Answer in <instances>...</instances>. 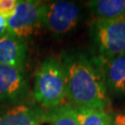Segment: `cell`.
<instances>
[{"instance_id":"obj_1","label":"cell","mask_w":125,"mask_h":125,"mask_svg":"<svg viewBox=\"0 0 125 125\" xmlns=\"http://www.w3.org/2000/svg\"><path fill=\"white\" fill-rule=\"evenodd\" d=\"M62 63L67 81V98L74 107L107 110V91L97 58L83 54L64 56Z\"/></svg>"},{"instance_id":"obj_2","label":"cell","mask_w":125,"mask_h":125,"mask_svg":"<svg viewBox=\"0 0 125 125\" xmlns=\"http://www.w3.org/2000/svg\"><path fill=\"white\" fill-rule=\"evenodd\" d=\"M33 97L48 110L64 103L67 98V81L62 60L48 58L39 65L34 74Z\"/></svg>"},{"instance_id":"obj_3","label":"cell","mask_w":125,"mask_h":125,"mask_svg":"<svg viewBox=\"0 0 125 125\" xmlns=\"http://www.w3.org/2000/svg\"><path fill=\"white\" fill-rule=\"evenodd\" d=\"M90 34L98 57L125 55V18L96 19L90 25Z\"/></svg>"},{"instance_id":"obj_4","label":"cell","mask_w":125,"mask_h":125,"mask_svg":"<svg viewBox=\"0 0 125 125\" xmlns=\"http://www.w3.org/2000/svg\"><path fill=\"white\" fill-rule=\"evenodd\" d=\"M41 26H44V3L40 1H18L13 13L7 19V32L22 40Z\"/></svg>"},{"instance_id":"obj_5","label":"cell","mask_w":125,"mask_h":125,"mask_svg":"<svg viewBox=\"0 0 125 125\" xmlns=\"http://www.w3.org/2000/svg\"><path fill=\"white\" fill-rule=\"evenodd\" d=\"M79 6L71 1L44 3V26L57 35L72 31L80 19Z\"/></svg>"},{"instance_id":"obj_6","label":"cell","mask_w":125,"mask_h":125,"mask_svg":"<svg viewBox=\"0 0 125 125\" xmlns=\"http://www.w3.org/2000/svg\"><path fill=\"white\" fill-rule=\"evenodd\" d=\"M28 93L24 68L0 65V101L18 105Z\"/></svg>"},{"instance_id":"obj_7","label":"cell","mask_w":125,"mask_h":125,"mask_svg":"<svg viewBox=\"0 0 125 125\" xmlns=\"http://www.w3.org/2000/svg\"><path fill=\"white\" fill-rule=\"evenodd\" d=\"M47 117L45 108L21 103L0 113V125H43Z\"/></svg>"},{"instance_id":"obj_8","label":"cell","mask_w":125,"mask_h":125,"mask_svg":"<svg viewBox=\"0 0 125 125\" xmlns=\"http://www.w3.org/2000/svg\"><path fill=\"white\" fill-rule=\"evenodd\" d=\"M99 67L107 91L114 94H125V55L98 57Z\"/></svg>"},{"instance_id":"obj_9","label":"cell","mask_w":125,"mask_h":125,"mask_svg":"<svg viewBox=\"0 0 125 125\" xmlns=\"http://www.w3.org/2000/svg\"><path fill=\"white\" fill-rule=\"evenodd\" d=\"M27 59L25 40L6 32L0 37V65L24 68Z\"/></svg>"},{"instance_id":"obj_10","label":"cell","mask_w":125,"mask_h":125,"mask_svg":"<svg viewBox=\"0 0 125 125\" xmlns=\"http://www.w3.org/2000/svg\"><path fill=\"white\" fill-rule=\"evenodd\" d=\"M87 6L97 19L125 18V0H94L89 1Z\"/></svg>"},{"instance_id":"obj_11","label":"cell","mask_w":125,"mask_h":125,"mask_svg":"<svg viewBox=\"0 0 125 125\" xmlns=\"http://www.w3.org/2000/svg\"><path fill=\"white\" fill-rule=\"evenodd\" d=\"M79 125H112V116L107 110L88 107H74Z\"/></svg>"},{"instance_id":"obj_12","label":"cell","mask_w":125,"mask_h":125,"mask_svg":"<svg viewBox=\"0 0 125 125\" xmlns=\"http://www.w3.org/2000/svg\"><path fill=\"white\" fill-rule=\"evenodd\" d=\"M47 116L49 125H79L75 108L69 102L47 110Z\"/></svg>"},{"instance_id":"obj_13","label":"cell","mask_w":125,"mask_h":125,"mask_svg":"<svg viewBox=\"0 0 125 125\" xmlns=\"http://www.w3.org/2000/svg\"><path fill=\"white\" fill-rule=\"evenodd\" d=\"M17 4V0H0V16L5 19L10 17Z\"/></svg>"},{"instance_id":"obj_14","label":"cell","mask_w":125,"mask_h":125,"mask_svg":"<svg viewBox=\"0 0 125 125\" xmlns=\"http://www.w3.org/2000/svg\"><path fill=\"white\" fill-rule=\"evenodd\" d=\"M112 125H125V112H117L112 116Z\"/></svg>"},{"instance_id":"obj_15","label":"cell","mask_w":125,"mask_h":125,"mask_svg":"<svg viewBox=\"0 0 125 125\" xmlns=\"http://www.w3.org/2000/svg\"><path fill=\"white\" fill-rule=\"evenodd\" d=\"M7 32V19L0 16V37Z\"/></svg>"}]
</instances>
